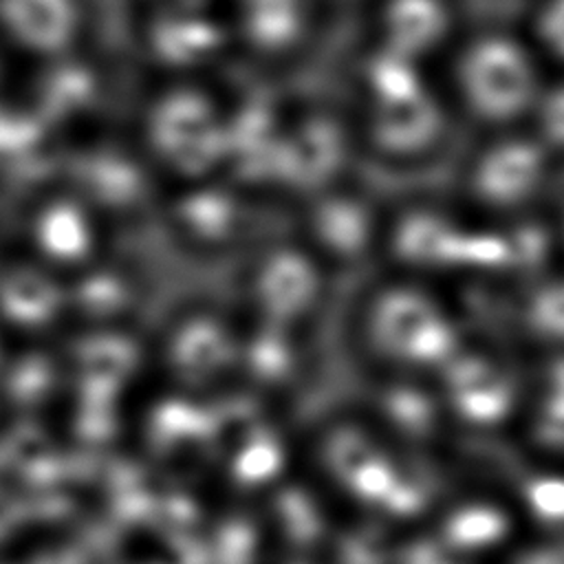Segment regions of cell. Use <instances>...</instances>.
<instances>
[{"label": "cell", "mask_w": 564, "mask_h": 564, "mask_svg": "<svg viewBox=\"0 0 564 564\" xmlns=\"http://www.w3.org/2000/svg\"><path fill=\"white\" fill-rule=\"evenodd\" d=\"M544 167L542 143L507 139L480 154L471 170L469 187L489 207L520 205L542 185Z\"/></svg>", "instance_id": "obj_2"}, {"label": "cell", "mask_w": 564, "mask_h": 564, "mask_svg": "<svg viewBox=\"0 0 564 564\" xmlns=\"http://www.w3.org/2000/svg\"><path fill=\"white\" fill-rule=\"evenodd\" d=\"M458 79L469 108L487 121H511L538 99L529 55L509 37H480L463 55Z\"/></svg>", "instance_id": "obj_1"}, {"label": "cell", "mask_w": 564, "mask_h": 564, "mask_svg": "<svg viewBox=\"0 0 564 564\" xmlns=\"http://www.w3.org/2000/svg\"><path fill=\"white\" fill-rule=\"evenodd\" d=\"M535 104L542 141L564 150V84L546 90Z\"/></svg>", "instance_id": "obj_6"}, {"label": "cell", "mask_w": 564, "mask_h": 564, "mask_svg": "<svg viewBox=\"0 0 564 564\" xmlns=\"http://www.w3.org/2000/svg\"><path fill=\"white\" fill-rule=\"evenodd\" d=\"M447 18L438 0H390L386 37L392 55L403 59L427 51L445 31Z\"/></svg>", "instance_id": "obj_4"}, {"label": "cell", "mask_w": 564, "mask_h": 564, "mask_svg": "<svg viewBox=\"0 0 564 564\" xmlns=\"http://www.w3.org/2000/svg\"><path fill=\"white\" fill-rule=\"evenodd\" d=\"M436 128V106L408 70L379 79L375 134L381 143L397 150H410L423 145Z\"/></svg>", "instance_id": "obj_3"}, {"label": "cell", "mask_w": 564, "mask_h": 564, "mask_svg": "<svg viewBox=\"0 0 564 564\" xmlns=\"http://www.w3.org/2000/svg\"><path fill=\"white\" fill-rule=\"evenodd\" d=\"M538 33L542 42L560 57H564V0H549L538 18Z\"/></svg>", "instance_id": "obj_7"}, {"label": "cell", "mask_w": 564, "mask_h": 564, "mask_svg": "<svg viewBox=\"0 0 564 564\" xmlns=\"http://www.w3.org/2000/svg\"><path fill=\"white\" fill-rule=\"evenodd\" d=\"M249 20L260 48H282L297 35L300 0H251Z\"/></svg>", "instance_id": "obj_5"}]
</instances>
